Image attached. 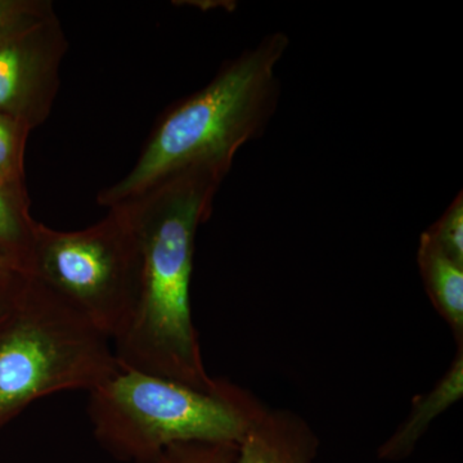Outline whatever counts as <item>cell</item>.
<instances>
[{"label": "cell", "mask_w": 463, "mask_h": 463, "mask_svg": "<svg viewBox=\"0 0 463 463\" xmlns=\"http://www.w3.org/2000/svg\"><path fill=\"white\" fill-rule=\"evenodd\" d=\"M230 167L194 165L118 203L139 258L138 288L124 330L112 343L127 370L210 390L199 332L191 309L197 231L209 221Z\"/></svg>", "instance_id": "6da1fadb"}, {"label": "cell", "mask_w": 463, "mask_h": 463, "mask_svg": "<svg viewBox=\"0 0 463 463\" xmlns=\"http://www.w3.org/2000/svg\"><path fill=\"white\" fill-rule=\"evenodd\" d=\"M288 43L283 33L265 36L257 47L227 61L203 90L167 109L130 172L100 191L97 203L109 209L190 166L231 169L239 149L264 133L276 111V67Z\"/></svg>", "instance_id": "7a4b0ae2"}, {"label": "cell", "mask_w": 463, "mask_h": 463, "mask_svg": "<svg viewBox=\"0 0 463 463\" xmlns=\"http://www.w3.org/2000/svg\"><path fill=\"white\" fill-rule=\"evenodd\" d=\"M259 402L223 379L200 390L120 367L90 390L88 416L94 437L116 458L155 463L176 444L239 446Z\"/></svg>", "instance_id": "3957f363"}, {"label": "cell", "mask_w": 463, "mask_h": 463, "mask_svg": "<svg viewBox=\"0 0 463 463\" xmlns=\"http://www.w3.org/2000/svg\"><path fill=\"white\" fill-rule=\"evenodd\" d=\"M120 368L111 339L30 277L0 325V429L61 392H90Z\"/></svg>", "instance_id": "277c9868"}, {"label": "cell", "mask_w": 463, "mask_h": 463, "mask_svg": "<svg viewBox=\"0 0 463 463\" xmlns=\"http://www.w3.org/2000/svg\"><path fill=\"white\" fill-rule=\"evenodd\" d=\"M24 276L114 343L132 313L139 277L138 250L123 209L109 207L102 221L80 231L36 223Z\"/></svg>", "instance_id": "5b68a950"}, {"label": "cell", "mask_w": 463, "mask_h": 463, "mask_svg": "<svg viewBox=\"0 0 463 463\" xmlns=\"http://www.w3.org/2000/svg\"><path fill=\"white\" fill-rule=\"evenodd\" d=\"M67 47L53 5L0 30V115L30 132L47 121Z\"/></svg>", "instance_id": "8992f818"}, {"label": "cell", "mask_w": 463, "mask_h": 463, "mask_svg": "<svg viewBox=\"0 0 463 463\" xmlns=\"http://www.w3.org/2000/svg\"><path fill=\"white\" fill-rule=\"evenodd\" d=\"M319 440L300 416L259 402L237 446L236 463H317Z\"/></svg>", "instance_id": "52a82bcc"}, {"label": "cell", "mask_w": 463, "mask_h": 463, "mask_svg": "<svg viewBox=\"0 0 463 463\" xmlns=\"http://www.w3.org/2000/svg\"><path fill=\"white\" fill-rule=\"evenodd\" d=\"M463 395V345H457V354L449 370L426 394L413 399L407 419L383 441L377 450V458L399 462L408 458L417 444L441 413L449 410Z\"/></svg>", "instance_id": "ba28073f"}, {"label": "cell", "mask_w": 463, "mask_h": 463, "mask_svg": "<svg viewBox=\"0 0 463 463\" xmlns=\"http://www.w3.org/2000/svg\"><path fill=\"white\" fill-rule=\"evenodd\" d=\"M417 263L428 297L463 345V265L448 258L425 233L420 239Z\"/></svg>", "instance_id": "9c48e42d"}, {"label": "cell", "mask_w": 463, "mask_h": 463, "mask_svg": "<svg viewBox=\"0 0 463 463\" xmlns=\"http://www.w3.org/2000/svg\"><path fill=\"white\" fill-rule=\"evenodd\" d=\"M36 222L29 213V205L14 199L0 188V255L16 268L26 272L35 234Z\"/></svg>", "instance_id": "30bf717a"}, {"label": "cell", "mask_w": 463, "mask_h": 463, "mask_svg": "<svg viewBox=\"0 0 463 463\" xmlns=\"http://www.w3.org/2000/svg\"><path fill=\"white\" fill-rule=\"evenodd\" d=\"M29 134L24 125L0 115V188L27 205L24 156Z\"/></svg>", "instance_id": "8fae6325"}, {"label": "cell", "mask_w": 463, "mask_h": 463, "mask_svg": "<svg viewBox=\"0 0 463 463\" xmlns=\"http://www.w3.org/2000/svg\"><path fill=\"white\" fill-rule=\"evenodd\" d=\"M463 194L459 192L444 214L425 232L448 258L463 265Z\"/></svg>", "instance_id": "7c38bea8"}, {"label": "cell", "mask_w": 463, "mask_h": 463, "mask_svg": "<svg viewBox=\"0 0 463 463\" xmlns=\"http://www.w3.org/2000/svg\"><path fill=\"white\" fill-rule=\"evenodd\" d=\"M236 444L185 443L169 447L160 463H236Z\"/></svg>", "instance_id": "4fadbf2b"}, {"label": "cell", "mask_w": 463, "mask_h": 463, "mask_svg": "<svg viewBox=\"0 0 463 463\" xmlns=\"http://www.w3.org/2000/svg\"><path fill=\"white\" fill-rule=\"evenodd\" d=\"M51 5L48 0H0V30Z\"/></svg>", "instance_id": "5bb4252c"}, {"label": "cell", "mask_w": 463, "mask_h": 463, "mask_svg": "<svg viewBox=\"0 0 463 463\" xmlns=\"http://www.w3.org/2000/svg\"><path fill=\"white\" fill-rule=\"evenodd\" d=\"M21 285H23L21 273L0 277V325L5 322L16 303Z\"/></svg>", "instance_id": "9a60e30c"}, {"label": "cell", "mask_w": 463, "mask_h": 463, "mask_svg": "<svg viewBox=\"0 0 463 463\" xmlns=\"http://www.w3.org/2000/svg\"><path fill=\"white\" fill-rule=\"evenodd\" d=\"M18 273L16 268L14 267L7 259L0 255V277L9 276V274Z\"/></svg>", "instance_id": "2e32d148"}, {"label": "cell", "mask_w": 463, "mask_h": 463, "mask_svg": "<svg viewBox=\"0 0 463 463\" xmlns=\"http://www.w3.org/2000/svg\"><path fill=\"white\" fill-rule=\"evenodd\" d=\"M155 463H160V462L156 461V462H155Z\"/></svg>", "instance_id": "e0dca14e"}]
</instances>
